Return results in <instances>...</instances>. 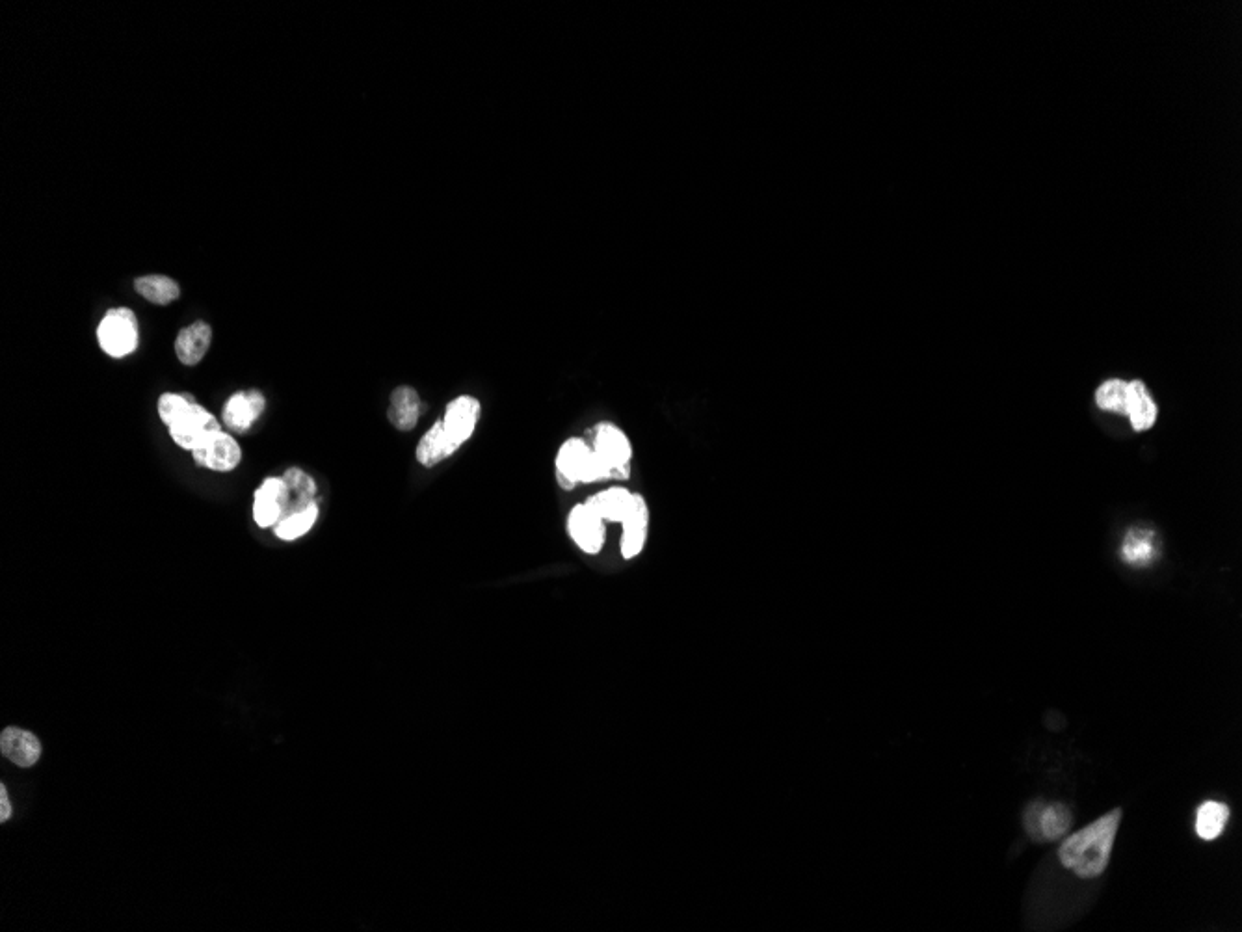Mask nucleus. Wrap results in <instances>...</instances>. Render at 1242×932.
<instances>
[{"instance_id": "obj_20", "label": "nucleus", "mask_w": 1242, "mask_h": 932, "mask_svg": "<svg viewBox=\"0 0 1242 932\" xmlns=\"http://www.w3.org/2000/svg\"><path fill=\"white\" fill-rule=\"evenodd\" d=\"M283 480L289 486V506L283 514V518L291 516L294 512H300L311 503H315V495H317V484L311 475H307L300 467H291L285 471ZM281 518V520H283ZM279 520V521H281Z\"/></svg>"}, {"instance_id": "obj_22", "label": "nucleus", "mask_w": 1242, "mask_h": 932, "mask_svg": "<svg viewBox=\"0 0 1242 932\" xmlns=\"http://www.w3.org/2000/svg\"><path fill=\"white\" fill-rule=\"evenodd\" d=\"M134 289L142 298L157 306H168L179 298V285L166 276H144L134 281Z\"/></svg>"}, {"instance_id": "obj_15", "label": "nucleus", "mask_w": 1242, "mask_h": 932, "mask_svg": "<svg viewBox=\"0 0 1242 932\" xmlns=\"http://www.w3.org/2000/svg\"><path fill=\"white\" fill-rule=\"evenodd\" d=\"M212 341V330L205 322H194L183 328L175 341V354L185 365H198L209 352Z\"/></svg>"}, {"instance_id": "obj_1", "label": "nucleus", "mask_w": 1242, "mask_h": 932, "mask_svg": "<svg viewBox=\"0 0 1242 932\" xmlns=\"http://www.w3.org/2000/svg\"><path fill=\"white\" fill-rule=\"evenodd\" d=\"M1120 823L1122 810L1114 808L1083 830L1064 838L1058 849L1062 866L1081 879H1097L1103 875L1109 866Z\"/></svg>"}, {"instance_id": "obj_8", "label": "nucleus", "mask_w": 1242, "mask_h": 932, "mask_svg": "<svg viewBox=\"0 0 1242 932\" xmlns=\"http://www.w3.org/2000/svg\"><path fill=\"white\" fill-rule=\"evenodd\" d=\"M289 506V486L283 477H270L263 480L259 490L255 492L253 501V520L261 527H276Z\"/></svg>"}, {"instance_id": "obj_16", "label": "nucleus", "mask_w": 1242, "mask_h": 932, "mask_svg": "<svg viewBox=\"0 0 1242 932\" xmlns=\"http://www.w3.org/2000/svg\"><path fill=\"white\" fill-rule=\"evenodd\" d=\"M460 447L450 440L449 434L445 432L443 421L439 419L434 423V427L430 428L424 434L419 445H417V462L424 467H434L441 464L443 460L450 458L456 453Z\"/></svg>"}, {"instance_id": "obj_3", "label": "nucleus", "mask_w": 1242, "mask_h": 932, "mask_svg": "<svg viewBox=\"0 0 1242 932\" xmlns=\"http://www.w3.org/2000/svg\"><path fill=\"white\" fill-rule=\"evenodd\" d=\"M99 345L112 358H125L138 347V320L131 309H110L97 328Z\"/></svg>"}, {"instance_id": "obj_12", "label": "nucleus", "mask_w": 1242, "mask_h": 932, "mask_svg": "<svg viewBox=\"0 0 1242 932\" xmlns=\"http://www.w3.org/2000/svg\"><path fill=\"white\" fill-rule=\"evenodd\" d=\"M192 456H194V460L201 467H207L211 471L227 473V471H233L240 464L242 453H240V445H238L235 438L220 432L207 447L192 453Z\"/></svg>"}, {"instance_id": "obj_2", "label": "nucleus", "mask_w": 1242, "mask_h": 932, "mask_svg": "<svg viewBox=\"0 0 1242 932\" xmlns=\"http://www.w3.org/2000/svg\"><path fill=\"white\" fill-rule=\"evenodd\" d=\"M555 466L556 479L564 490H573L577 484H595L612 479L610 467L582 438H569L560 445Z\"/></svg>"}, {"instance_id": "obj_10", "label": "nucleus", "mask_w": 1242, "mask_h": 932, "mask_svg": "<svg viewBox=\"0 0 1242 932\" xmlns=\"http://www.w3.org/2000/svg\"><path fill=\"white\" fill-rule=\"evenodd\" d=\"M621 527H623L620 542L621 557L627 560L635 559L644 551L649 533V506L642 493H635V503L631 506L629 514L625 516V520L621 521Z\"/></svg>"}, {"instance_id": "obj_6", "label": "nucleus", "mask_w": 1242, "mask_h": 932, "mask_svg": "<svg viewBox=\"0 0 1242 932\" xmlns=\"http://www.w3.org/2000/svg\"><path fill=\"white\" fill-rule=\"evenodd\" d=\"M220 432H222L220 421L196 402L175 425L170 427L172 440L190 453H196L199 449L207 447Z\"/></svg>"}, {"instance_id": "obj_11", "label": "nucleus", "mask_w": 1242, "mask_h": 932, "mask_svg": "<svg viewBox=\"0 0 1242 932\" xmlns=\"http://www.w3.org/2000/svg\"><path fill=\"white\" fill-rule=\"evenodd\" d=\"M266 399L259 391H240L227 400L224 423L235 432H246L265 412Z\"/></svg>"}, {"instance_id": "obj_5", "label": "nucleus", "mask_w": 1242, "mask_h": 932, "mask_svg": "<svg viewBox=\"0 0 1242 932\" xmlns=\"http://www.w3.org/2000/svg\"><path fill=\"white\" fill-rule=\"evenodd\" d=\"M1023 825L1032 841H1057L1068 836L1071 826V810L1062 802L1044 804L1031 802L1023 813Z\"/></svg>"}, {"instance_id": "obj_25", "label": "nucleus", "mask_w": 1242, "mask_h": 932, "mask_svg": "<svg viewBox=\"0 0 1242 932\" xmlns=\"http://www.w3.org/2000/svg\"><path fill=\"white\" fill-rule=\"evenodd\" d=\"M196 400L188 393H164L159 399V415L164 425L170 428L175 425Z\"/></svg>"}, {"instance_id": "obj_14", "label": "nucleus", "mask_w": 1242, "mask_h": 932, "mask_svg": "<svg viewBox=\"0 0 1242 932\" xmlns=\"http://www.w3.org/2000/svg\"><path fill=\"white\" fill-rule=\"evenodd\" d=\"M584 503L608 523H621L635 503V493L629 492L623 486H612L603 492L590 495Z\"/></svg>"}, {"instance_id": "obj_13", "label": "nucleus", "mask_w": 1242, "mask_h": 932, "mask_svg": "<svg viewBox=\"0 0 1242 932\" xmlns=\"http://www.w3.org/2000/svg\"><path fill=\"white\" fill-rule=\"evenodd\" d=\"M2 756L17 767H32L41 758V743L34 733L8 728L0 735Z\"/></svg>"}, {"instance_id": "obj_26", "label": "nucleus", "mask_w": 1242, "mask_h": 932, "mask_svg": "<svg viewBox=\"0 0 1242 932\" xmlns=\"http://www.w3.org/2000/svg\"><path fill=\"white\" fill-rule=\"evenodd\" d=\"M10 817H12V804H10L6 787L2 786L0 787V821L6 823Z\"/></svg>"}, {"instance_id": "obj_18", "label": "nucleus", "mask_w": 1242, "mask_h": 932, "mask_svg": "<svg viewBox=\"0 0 1242 932\" xmlns=\"http://www.w3.org/2000/svg\"><path fill=\"white\" fill-rule=\"evenodd\" d=\"M1127 415L1131 419V427L1142 432L1155 425L1157 421V404L1151 399L1148 387L1140 380L1129 382V404Z\"/></svg>"}, {"instance_id": "obj_17", "label": "nucleus", "mask_w": 1242, "mask_h": 932, "mask_svg": "<svg viewBox=\"0 0 1242 932\" xmlns=\"http://www.w3.org/2000/svg\"><path fill=\"white\" fill-rule=\"evenodd\" d=\"M421 399L419 393L410 386H400L393 391L391 395V404H389V421L391 425L402 430V432H410L417 425L419 415H421Z\"/></svg>"}, {"instance_id": "obj_7", "label": "nucleus", "mask_w": 1242, "mask_h": 932, "mask_svg": "<svg viewBox=\"0 0 1242 932\" xmlns=\"http://www.w3.org/2000/svg\"><path fill=\"white\" fill-rule=\"evenodd\" d=\"M607 521L597 516L586 503L575 505L568 516V533L575 546L586 555H597L605 546Z\"/></svg>"}, {"instance_id": "obj_19", "label": "nucleus", "mask_w": 1242, "mask_h": 932, "mask_svg": "<svg viewBox=\"0 0 1242 932\" xmlns=\"http://www.w3.org/2000/svg\"><path fill=\"white\" fill-rule=\"evenodd\" d=\"M1159 557L1157 538L1153 531L1133 529L1125 536L1122 546V559L1131 566H1150Z\"/></svg>"}, {"instance_id": "obj_9", "label": "nucleus", "mask_w": 1242, "mask_h": 932, "mask_svg": "<svg viewBox=\"0 0 1242 932\" xmlns=\"http://www.w3.org/2000/svg\"><path fill=\"white\" fill-rule=\"evenodd\" d=\"M480 412H482L480 402L471 395H460L450 400L441 421L450 440L454 441L458 447H462L463 443L469 441V438L475 434Z\"/></svg>"}, {"instance_id": "obj_23", "label": "nucleus", "mask_w": 1242, "mask_h": 932, "mask_svg": "<svg viewBox=\"0 0 1242 932\" xmlns=\"http://www.w3.org/2000/svg\"><path fill=\"white\" fill-rule=\"evenodd\" d=\"M318 520L317 501L311 505L305 506L300 512H294L291 516L283 518L278 525L274 527V533L285 542H292L302 538L304 534L309 533L313 529V525Z\"/></svg>"}, {"instance_id": "obj_24", "label": "nucleus", "mask_w": 1242, "mask_h": 932, "mask_svg": "<svg viewBox=\"0 0 1242 932\" xmlns=\"http://www.w3.org/2000/svg\"><path fill=\"white\" fill-rule=\"evenodd\" d=\"M1097 406L1105 412L1127 415L1129 384L1124 380H1109L1096 391Z\"/></svg>"}, {"instance_id": "obj_4", "label": "nucleus", "mask_w": 1242, "mask_h": 932, "mask_svg": "<svg viewBox=\"0 0 1242 932\" xmlns=\"http://www.w3.org/2000/svg\"><path fill=\"white\" fill-rule=\"evenodd\" d=\"M592 449L610 467L612 479L627 480L631 477L633 445L620 427L612 423H599L594 428Z\"/></svg>"}, {"instance_id": "obj_21", "label": "nucleus", "mask_w": 1242, "mask_h": 932, "mask_svg": "<svg viewBox=\"0 0 1242 932\" xmlns=\"http://www.w3.org/2000/svg\"><path fill=\"white\" fill-rule=\"evenodd\" d=\"M1229 808L1224 802L1207 800L1198 808L1196 815V834L1205 841L1218 838L1228 825Z\"/></svg>"}]
</instances>
